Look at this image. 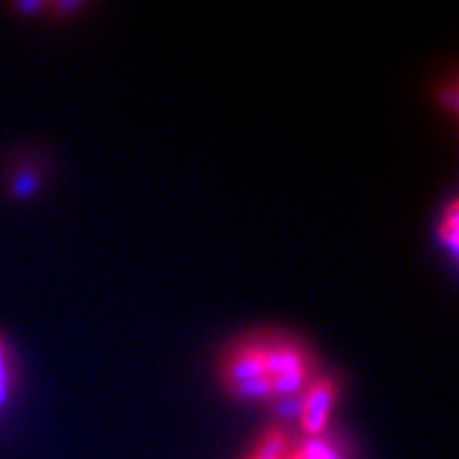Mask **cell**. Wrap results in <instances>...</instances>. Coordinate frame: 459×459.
<instances>
[{
	"mask_svg": "<svg viewBox=\"0 0 459 459\" xmlns=\"http://www.w3.org/2000/svg\"><path fill=\"white\" fill-rule=\"evenodd\" d=\"M315 375L317 368L307 344L277 332L240 338L220 359L221 387L240 400L296 398Z\"/></svg>",
	"mask_w": 459,
	"mask_h": 459,
	"instance_id": "obj_1",
	"label": "cell"
},
{
	"mask_svg": "<svg viewBox=\"0 0 459 459\" xmlns=\"http://www.w3.org/2000/svg\"><path fill=\"white\" fill-rule=\"evenodd\" d=\"M338 398H341V385L334 377L328 375H315L296 395V419L307 438L324 436Z\"/></svg>",
	"mask_w": 459,
	"mask_h": 459,
	"instance_id": "obj_2",
	"label": "cell"
},
{
	"mask_svg": "<svg viewBox=\"0 0 459 459\" xmlns=\"http://www.w3.org/2000/svg\"><path fill=\"white\" fill-rule=\"evenodd\" d=\"M291 445H294V438H291L290 428L283 423H273L264 429L247 459H285Z\"/></svg>",
	"mask_w": 459,
	"mask_h": 459,
	"instance_id": "obj_3",
	"label": "cell"
},
{
	"mask_svg": "<svg viewBox=\"0 0 459 459\" xmlns=\"http://www.w3.org/2000/svg\"><path fill=\"white\" fill-rule=\"evenodd\" d=\"M436 238L445 247H449L451 254H457L459 247V200L451 198L443 209L438 226H436Z\"/></svg>",
	"mask_w": 459,
	"mask_h": 459,
	"instance_id": "obj_4",
	"label": "cell"
},
{
	"mask_svg": "<svg viewBox=\"0 0 459 459\" xmlns=\"http://www.w3.org/2000/svg\"><path fill=\"white\" fill-rule=\"evenodd\" d=\"M285 459H341V455L330 440L319 436V438H304L302 443L291 445Z\"/></svg>",
	"mask_w": 459,
	"mask_h": 459,
	"instance_id": "obj_5",
	"label": "cell"
},
{
	"mask_svg": "<svg viewBox=\"0 0 459 459\" xmlns=\"http://www.w3.org/2000/svg\"><path fill=\"white\" fill-rule=\"evenodd\" d=\"M11 389V364H9V353L4 342L0 341V406L7 400V394Z\"/></svg>",
	"mask_w": 459,
	"mask_h": 459,
	"instance_id": "obj_6",
	"label": "cell"
}]
</instances>
